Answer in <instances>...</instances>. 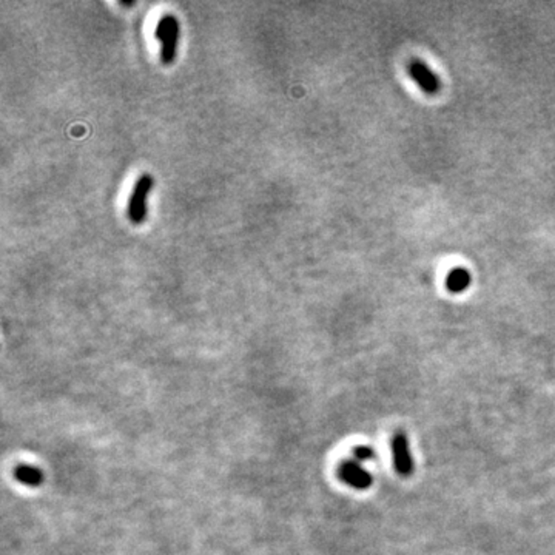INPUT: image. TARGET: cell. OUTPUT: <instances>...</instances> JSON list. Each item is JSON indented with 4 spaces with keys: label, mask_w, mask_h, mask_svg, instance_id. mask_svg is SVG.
<instances>
[{
    "label": "cell",
    "mask_w": 555,
    "mask_h": 555,
    "mask_svg": "<svg viewBox=\"0 0 555 555\" xmlns=\"http://www.w3.org/2000/svg\"><path fill=\"white\" fill-rule=\"evenodd\" d=\"M392 457H393V466L395 471L398 472L401 477H410L414 474V458L412 452H410L409 438L402 432L395 434L392 438Z\"/></svg>",
    "instance_id": "cell-3"
},
{
    "label": "cell",
    "mask_w": 555,
    "mask_h": 555,
    "mask_svg": "<svg viewBox=\"0 0 555 555\" xmlns=\"http://www.w3.org/2000/svg\"><path fill=\"white\" fill-rule=\"evenodd\" d=\"M472 283V276L467 269L464 267H455L449 272V275L446 276V287L452 293H461L464 292L467 287Z\"/></svg>",
    "instance_id": "cell-6"
},
{
    "label": "cell",
    "mask_w": 555,
    "mask_h": 555,
    "mask_svg": "<svg viewBox=\"0 0 555 555\" xmlns=\"http://www.w3.org/2000/svg\"><path fill=\"white\" fill-rule=\"evenodd\" d=\"M353 455H355V460L358 463H364V461L375 460V451L372 448H367V446H361V448L355 449Z\"/></svg>",
    "instance_id": "cell-7"
},
{
    "label": "cell",
    "mask_w": 555,
    "mask_h": 555,
    "mask_svg": "<svg viewBox=\"0 0 555 555\" xmlns=\"http://www.w3.org/2000/svg\"><path fill=\"white\" fill-rule=\"evenodd\" d=\"M341 478L347 483L349 486L359 489V491H364V489H369L373 483V477L370 472H367L361 463L358 461H347L344 463L340 469Z\"/></svg>",
    "instance_id": "cell-5"
},
{
    "label": "cell",
    "mask_w": 555,
    "mask_h": 555,
    "mask_svg": "<svg viewBox=\"0 0 555 555\" xmlns=\"http://www.w3.org/2000/svg\"><path fill=\"white\" fill-rule=\"evenodd\" d=\"M156 39L161 42V61L164 63H171L176 59V49L179 40V22L176 16L167 13L157 20Z\"/></svg>",
    "instance_id": "cell-1"
},
{
    "label": "cell",
    "mask_w": 555,
    "mask_h": 555,
    "mask_svg": "<svg viewBox=\"0 0 555 555\" xmlns=\"http://www.w3.org/2000/svg\"><path fill=\"white\" fill-rule=\"evenodd\" d=\"M153 176L148 173H143L139 176L138 181L134 182L133 191L130 194L128 207H127V216L133 224H141L147 216V196L153 187Z\"/></svg>",
    "instance_id": "cell-2"
},
{
    "label": "cell",
    "mask_w": 555,
    "mask_h": 555,
    "mask_svg": "<svg viewBox=\"0 0 555 555\" xmlns=\"http://www.w3.org/2000/svg\"><path fill=\"white\" fill-rule=\"evenodd\" d=\"M409 75L420 88L428 95H435L439 91V79L426 63L420 59H412L409 63Z\"/></svg>",
    "instance_id": "cell-4"
}]
</instances>
